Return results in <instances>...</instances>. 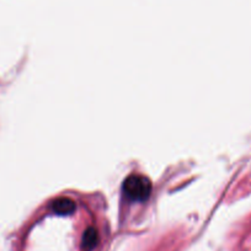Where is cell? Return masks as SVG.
<instances>
[{
	"instance_id": "6da1fadb",
	"label": "cell",
	"mask_w": 251,
	"mask_h": 251,
	"mask_svg": "<svg viewBox=\"0 0 251 251\" xmlns=\"http://www.w3.org/2000/svg\"><path fill=\"white\" fill-rule=\"evenodd\" d=\"M125 191L128 199L133 201H143L149 196L151 182L144 176L132 175L126 180Z\"/></svg>"
}]
</instances>
